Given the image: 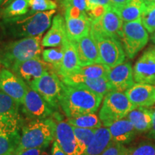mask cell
I'll list each match as a JSON object with an SVG mask.
<instances>
[{
	"mask_svg": "<svg viewBox=\"0 0 155 155\" xmlns=\"http://www.w3.org/2000/svg\"><path fill=\"white\" fill-rule=\"evenodd\" d=\"M104 96L84 86L67 85L63 83L61 108L67 116L72 118L98 111Z\"/></svg>",
	"mask_w": 155,
	"mask_h": 155,
	"instance_id": "cell-1",
	"label": "cell"
},
{
	"mask_svg": "<svg viewBox=\"0 0 155 155\" xmlns=\"http://www.w3.org/2000/svg\"><path fill=\"white\" fill-rule=\"evenodd\" d=\"M55 10L32 12L15 18L3 20L9 35L15 38H28L42 35L50 28L51 19Z\"/></svg>",
	"mask_w": 155,
	"mask_h": 155,
	"instance_id": "cell-2",
	"label": "cell"
},
{
	"mask_svg": "<svg viewBox=\"0 0 155 155\" xmlns=\"http://www.w3.org/2000/svg\"><path fill=\"white\" fill-rule=\"evenodd\" d=\"M42 35L23 38L0 48V63L11 71L17 64L38 57L42 53Z\"/></svg>",
	"mask_w": 155,
	"mask_h": 155,
	"instance_id": "cell-3",
	"label": "cell"
},
{
	"mask_svg": "<svg viewBox=\"0 0 155 155\" xmlns=\"http://www.w3.org/2000/svg\"><path fill=\"white\" fill-rule=\"evenodd\" d=\"M55 129L52 116L45 119L32 120L22 127L16 154L30 149L47 148L55 139Z\"/></svg>",
	"mask_w": 155,
	"mask_h": 155,
	"instance_id": "cell-4",
	"label": "cell"
},
{
	"mask_svg": "<svg viewBox=\"0 0 155 155\" xmlns=\"http://www.w3.org/2000/svg\"><path fill=\"white\" fill-rule=\"evenodd\" d=\"M136 106L124 92L112 91L104 97L98 117L104 127L124 119Z\"/></svg>",
	"mask_w": 155,
	"mask_h": 155,
	"instance_id": "cell-5",
	"label": "cell"
},
{
	"mask_svg": "<svg viewBox=\"0 0 155 155\" xmlns=\"http://www.w3.org/2000/svg\"><path fill=\"white\" fill-rule=\"evenodd\" d=\"M28 86L38 92L54 109L61 108L63 82L55 71L45 72Z\"/></svg>",
	"mask_w": 155,
	"mask_h": 155,
	"instance_id": "cell-6",
	"label": "cell"
},
{
	"mask_svg": "<svg viewBox=\"0 0 155 155\" xmlns=\"http://www.w3.org/2000/svg\"><path fill=\"white\" fill-rule=\"evenodd\" d=\"M126 55L134 58L147 44L149 35L141 19L133 22H124L120 38Z\"/></svg>",
	"mask_w": 155,
	"mask_h": 155,
	"instance_id": "cell-7",
	"label": "cell"
},
{
	"mask_svg": "<svg viewBox=\"0 0 155 155\" xmlns=\"http://www.w3.org/2000/svg\"><path fill=\"white\" fill-rule=\"evenodd\" d=\"M91 33L98 46L101 63L112 68L124 62L126 53L121 40L104 35Z\"/></svg>",
	"mask_w": 155,
	"mask_h": 155,
	"instance_id": "cell-8",
	"label": "cell"
},
{
	"mask_svg": "<svg viewBox=\"0 0 155 155\" xmlns=\"http://www.w3.org/2000/svg\"><path fill=\"white\" fill-rule=\"evenodd\" d=\"M20 119H0V155H15L21 139Z\"/></svg>",
	"mask_w": 155,
	"mask_h": 155,
	"instance_id": "cell-9",
	"label": "cell"
},
{
	"mask_svg": "<svg viewBox=\"0 0 155 155\" xmlns=\"http://www.w3.org/2000/svg\"><path fill=\"white\" fill-rule=\"evenodd\" d=\"M22 105L23 113L32 120L47 119L55 113L54 108L30 86Z\"/></svg>",
	"mask_w": 155,
	"mask_h": 155,
	"instance_id": "cell-10",
	"label": "cell"
},
{
	"mask_svg": "<svg viewBox=\"0 0 155 155\" xmlns=\"http://www.w3.org/2000/svg\"><path fill=\"white\" fill-rule=\"evenodd\" d=\"M124 22L114 7H108L105 14L91 21V32L101 34L120 40Z\"/></svg>",
	"mask_w": 155,
	"mask_h": 155,
	"instance_id": "cell-11",
	"label": "cell"
},
{
	"mask_svg": "<svg viewBox=\"0 0 155 155\" xmlns=\"http://www.w3.org/2000/svg\"><path fill=\"white\" fill-rule=\"evenodd\" d=\"M50 71H54L53 66L45 62L40 56L17 64L11 70L12 72L25 81L28 85Z\"/></svg>",
	"mask_w": 155,
	"mask_h": 155,
	"instance_id": "cell-12",
	"label": "cell"
},
{
	"mask_svg": "<svg viewBox=\"0 0 155 155\" xmlns=\"http://www.w3.org/2000/svg\"><path fill=\"white\" fill-rule=\"evenodd\" d=\"M133 75L136 83L155 86V47L147 49L136 62Z\"/></svg>",
	"mask_w": 155,
	"mask_h": 155,
	"instance_id": "cell-13",
	"label": "cell"
},
{
	"mask_svg": "<svg viewBox=\"0 0 155 155\" xmlns=\"http://www.w3.org/2000/svg\"><path fill=\"white\" fill-rule=\"evenodd\" d=\"M55 122V141L67 155H75L76 141L73 128L60 114L55 112L52 116Z\"/></svg>",
	"mask_w": 155,
	"mask_h": 155,
	"instance_id": "cell-14",
	"label": "cell"
},
{
	"mask_svg": "<svg viewBox=\"0 0 155 155\" xmlns=\"http://www.w3.org/2000/svg\"><path fill=\"white\" fill-rule=\"evenodd\" d=\"M29 86L9 69L0 71V91L22 105Z\"/></svg>",
	"mask_w": 155,
	"mask_h": 155,
	"instance_id": "cell-15",
	"label": "cell"
},
{
	"mask_svg": "<svg viewBox=\"0 0 155 155\" xmlns=\"http://www.w3.org/2000/svg\"><path fill=\"white\" fill-rule=\"evenodd\" d=\"M113 91H127L135 83L133 68L130 63H123L110 69L107 77Z\"/></svg>",
	"mask_w": 155,
	"mask_h": 155,
	"instance_id": "cell-16",
	"label": "cell"
},
{
	"mask_svg": "<svg viewBox=\"0 0 155 155\" xmlns=\"http://www.w3.org/2000/svg\"><path fill=\"white\" fill-rule=\"evenodd\" d=\"M74 42V41H73ZM80 66L101 63L98 48L90 32L78 41L74 42Z\"/></svg>",
	"mask_w": 155,
	"mask_h": 155,
	"instance_id": "cell-17",
	"label": "cell"
},
{
	"mask_svg": "<svg viewBox=\"0 0 155 155\" xmlns=\"http://www.w3.org/2000/svg\"><path fill=\"white\" fill-rule=\"evenodd\" d=\"M125 94L136 107H150L155 104V86L136 83Z\"/></svg>",
	"mask_w": 155,
	"mask_h": 155,
	"instance_id": "cell-18",
	"label": "cell"
},
{
	"mask_svg": "<svg viewBox=\"0 0 155 155\" xmlns=\"http://www.w3.org/2000/svg\"><path fill=\"white\" fill-rule=\"evenodd\" d=\"M60 78L65 84L84 86L104 97L113 91L107 78H87L73 74H69Z\"/></svg>",
	"mask_w": 155,
	"mask_h": 155,
	"instance_id": "cell-19",
	"label": "cell"
},
{
	"mask_svg": "<svg viewBox=\"0 0 155 155\" xmlns=\"http://www.w3.org/2000/svg\"><path fill=\"white\" fill-rule=\"evenodd\" d=\"M62 47L63 48V61L60 68L56 72L60 78L73 73L80 66L74 42L70 40L67 35L64 38Z\"/></svg>",
	"mask_w": 155,
	"mask_h": 155,
	"instance_id": "cell-20",
	"label": "cell"
},
{
	"mask_svg": "<svg viewBox=\"0 0 155 155\" xmlns=\"http://www.w3.org/2000/svg\"><path fill=\"white\" fill-rule=\"evenodd\" d=\"M107 128L112 141L124 145L133 141L137 134L132 124L126 117L111 124Z\"/></svg>",
	"mask_w": 155,
	"mask_h": 155,
	"instance_id": "cell-21",
	"label": "cell"
},
{
	"mask_svg": "<svg viewBox=\"0 0 155 155\" xmlns=\"http://www.w3.org/2000/svg\"><path fill=\"white\" fill-rule=\"evenodd\" d=\"M67 37L72 41H78L91 31V19L88 15L79 17H64Z\"/></svg>",
	"mask_w": 155,
	"mask_h": 155,
	"instance_id": "cell-22",
	"label": "cell"
},
{
	"mask_svg": "<svg viewBox=\"0 0 155 155\" xmlns=\"http://www.w3.org/2000/svg\"><path fill=\"white\" fill-rule=\"evenodd\" d=\"M66 35L65 19L61 15H57L53 18V24L47 34L42 38V47H59L63 44Z\"/></svg>",
	"mask_w": 155,
	"mask_h": 155,
	"instance_id": "cell-23",
	"label": "cell"
},
{
	"mask_svg": "<svg viewBox=\"0 0 155 155\" xmlns=\"http://www.w3.org/2000/svg\"><path fill=\"white\" fill-rule=\"evenodd\" d=\"M112 142L108 128L104 126L98 128L83 155H101Z\"/></svg>",
	"mask_w": 155,
	"mask_h": 155,
	"instance_id": "cell-24",
	"label": "cell"
},
{
	"mask_svg": "<svg viewBox=\"0 0 155 155\" xmlns=\"http://www.w3.org/2000/svg\"><path fill=\"white\" fill-rule=\"evenodd\" d=\"M126 118L132 124L137 132H146L152 128V111L146 107H136Z\"/></svg>",
	"mask_w": 155,
	"mask_h": 155,
	"instance_id": "cell-25",
	"label": "cell"
},
{
	"mask_svg": "<svg viewBox=\"0 0 155 155\" xmlns=\"http://www.w3.org/2000/svg\"><path fill=\"white\" fill-rule=\"evenodd\" d=\"M145 6L143 0H128L123 6L114 9L124 22H129L141 19Z\"/></svg>",
	"mask_w": 155,
	"mask_h": 155,
	"instance_id": "cell-26",
	"label": "cell"
},
{
	"mask_svg": "<svg viewBox=\"0 0 155 155\" xmlns=\"http://www.w3.org/2000/svg\"><path fill=\"white\" fill-rule=\"evenodd\" d=\"M20 104L0 91V119H20Z\"/></svg>",
	"mask_w": 155,
	"mask_h": 155,
	"instance_id": "cell-27",
	"label": "cell"
},
{
	"mask_svg": "<svg viewBox=\"0 0 155 155\" xmlns=\"http://www.w3.org/2000/svg\"><path fill=\"white\" fill-rule=\"evenodd\" d=\"M110 69L108 65L103 63H96L86 66H79L78 68L70 74L87 78H107ZM69 75V74H68Z\"/></svg>",
	"mask_w": 155,
	"mask_h": 155,
	"instance_id": "cell-28",
	"label": "cell"
},
{
	"mask_svg": "<svg viewBox=\"0 0 155 155\" xmlns=\"http://www.w3.org/2000/svg\"><path fill=\"white\" fill-rule=\"evenodd\" d=\"M30 10V0H10L2 10L3 20L20 17Z\"/></svg>",
	"mask_w": 155,
	"mask_h": 155,
	"instance_id": "cell-29",
	"label": "cell"
},
{
	"mask_svg": "<svg viewBox=\"0 0 155 155\" xmlns=\"http://www.w3.org/2000/svg\"><path fill=\"white\" fill-rule=\"evenodd\" d=\"M68 123L72 127L83 128V129H98L102 127V122L101 121L96 114H87L83 115L68 118Z\"/></svg>",
	"mask_w": 155,
	"mask_h": 155,
	"instance_id": "cell-30",
	"label": "cell"
},
{
	"mask_svg": "<svg viewBox=\"0 0 155 155\" xmlns=\"http://www.w3.org/2000/svg\"><path fill=\"white\" fill-rule=\"evenodd\" d=\"M73 128L76 141L75 155H83L90 144L97 129H83L74 127Z\"/></svg>",
	"mask_w": 155,
	"mask_h": 155,
	"instance_id": "cell-31",
	"label": "cell"
},
{
	"mask_svg": "<svg viewBox=\"0 0 155 155\" xmlns=\"http://www.w3.org/2000/svg\"><path fill=\"white\" fill-rule=\"evenodd\" d=\"M42 58L45 62L49 63L56 73L61 67L63 58V48L62 46L46 49L42 51Z\"/></svg>",
	"mask_w": 155,
	"mask_h": 155,
	"instance_id": "cell-32",
	"label": "cell"
},
{
	"mask_svg": "<svg viewBox=\"0 0 155 155\" xmlns=\"http://www.w3.org/2000/svg\"><path fill=\"white\" fill-rule=\"evenodd\" d=\"M141 21L147 32H155V4L145 6L141 16Z\"/></svg>",
	"mask_w": 155,
	"mask_h": 155,
	"instance_id": "cell-33",
	"label": "cell"
},
{
	"mask_svg": "<svg viewBox=\"0 0 155 155\" xmlns=\"http://www.w3.org/2000/svg\"><path fill=\"white\" fill-rule=\"evenodd\" d=\"M57 6L52 0H30V10L35 12L55 10Z\"/></svg>",
	"mask_w": 155,
	"mask_h": 155,
	"instance_id": "cell-34",
	"label": "cell"
},
{
	"mask_svg": "<svg viewBox=\"0 0 155 155\" xmlns=\"http://www.w3.org/2000/svg\"><path fill=\"white\" fill-rule=\"evenodd\" d=\"M129 155H155V144L150 142L141 143L129 149Z\"/></svg>",
	"mask_w": 155,
	"mask_h": 155,
	"instance_id": "cell-35",
	"label": "cell"
},
{
	"mask_svg": "<svg viewBox=\"0 0 155 155\" xmlns=\"http://www.w3.org/2000/svg\"><path fill=\"white\" fill-rule=\"evenodd\" d=\"M60 6L63 9L74 7L82 12H86L88 5L87 0H57Z\"/></svg>",
	"mask_w": 155,
	"mask_h": 155,
	"instance_id": "cell-36",
	"label": "cell"
},
{
	"mask_svg": "<svg viewBox=\"0 0 155 155\" xmlns=\"http://www.w3.org/2000/svg\"><path fill=\"white\" fill-rule=\"evenodd\" d=\"M129 149L124 144L112 142L101 155H129Z\"/></svg>",
	"mask_w": 155,
	"mask_h": 155,
	"instance_id": "cell-37",
	"label": "cell"
},
{
	"mask_svg": "<svg viewBox=\"0 0 155 155\" xmlns=\"http://www.w3.org/2000/svg\"><path fill=\"white\" fill-rule=\"evenodd\" d=\"M107 9L108 7H106V6L97 5L91 7V8L87 9L86 12L88 16L90 17L91 21H93L101 17L103 15L105 14Z\"/></svg>",
	"mask_w": 155,
	"mask_h": 155,
	"instance_id": "cell-38",
	"label": "cell"
},
{
	"mask_svg": "<svg viewBox=\"0 0 155 155\" xmlns=\"http://www.w3.org/2000/svg\"><path fill=\"white\" fill-rule=\"evenodd\" d=\"M87 5H88L87 9L97 5H103L108 7H114L111 0H87Z\"/></svg>",
	"mask_w": 155,
	"mask_h": 155,
	"instance_id": "cell-39",
	"label": "cell"
},
{
	"mask_svg": "<svg viewBox=\"0 0 155 155\" xmlns=\"http://www.w3.org/2000/svg\"><path fill=\"white\" fill-rule=\"evenodd\" d=\"M15 155H48V154L44 148H36L23 150Z\"/></svg>",
	"mask_w": 155,
	"mask_h": 155,
	"instance_id": "cell-40",
	"label": "cell"
},
{
	"mask_svg": "<svg viewBox=\"0 0 155 155\" xmlns=\"http://www.w3.org/2000/svg\"><path fill=\"white\" fill-rule=\"evenodd\" d=\"M51 155H67L64 151L62 150L61 147L58 145L55 141H53V147L51 150Z\"/></svg>",
	"mask_w": 155,
	"mask_h": 155,
	"instance_id": "cell-41",
	"label": "cell"
},
{
	"mask_svg": "<svg viewBox=\"0 0 155 155\" xmlns=\"http://www.w3.org/2000/svg\"><path fill=\"white\" fill-rule=\"evenodd\" d=\"M151 111H152V128L150 131L155 139V106L151 108Z\"/></svg>",
	"mask_w": 155,
	"mask_h": 155,
	"instance_id": "cell-42",
	"label": "cell"
},
{
	"mask_svg": "<svg viewBox=\"0 0 155 155\" xmlns=\"http://www.w3.org/2000/svg\"><path fill=\"white\" fill-rule=\"evenodd\" d=\"M111 2L114 5V8H118L127 3L128 0H111Z\"/></svg>",
	"mask_w": 155,
	"mask_h": 155,
	"instance_id": "cell-43",
	"label": "cell"
},
{
	"mask_svg": "<svg viewBox=\"0 0 155 155\" xmlns=\"http://www.w3.org/2000/svg\"><path fill=\"white\" fill-rule=\"evenodd\" d=\"M144 4L146 5H152V4H155V0H143Z\"/></svg>",
	"mask_w": 155,
	"mask_h": 155,
	"instance_id": "cell-44",
	"label": "cell"
},
{
	"mask_svg": "<svg viewBox=\"0 0 155 155\" xmlns=\"http://www.w3.org/2000/svg\"><path fill=\"white\" fill-rule=\"evenodd\" d=\"M152 42L155 44V32H154V33L152 35Z\"/></svg>",
	"mask_w": 155,
	"mask_h": 155,
	"instance_id": "cell-45",
	"label": "cell"
},
{
	"mask_svg": "<svg viewBox=\"0 0 155 155\" xmlns=\"http://www.w3.org/2000/svg\"><path fill=\"white\" fill-rule=\"evenodd\" d=\"M2 2H3V0H0V5H2Z\"/></svg>",
	"mask_w": 155,
	"mask_h": 155,
	"instance_id": "cell-46",
	"label": "cell"
}]
</instances>
